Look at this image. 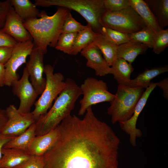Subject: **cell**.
Here are the masks:
<instances>
[{
    "label": "cell",
    "instance_id": "obj_1",
    "mask_svg": "<svg viewBox=\"0 0 168 168\" xmlns=\"http://www.w3.org/2000/svg\"><path fill=\"white\" fill-rule=\"evenodd\" d=\"M83 119L71 114L57 126L55 144L43 155L44 168H119L120 140L92 107Z\"/></svg>",
    "mask_w": 168,
    "mask_h": 168
},
{
    "label": "cell",
    "instance_id": "obj_2",
    "mask_svg": "<svg viewBox=\"0 0 168 168\" xmlns=\"http://www.w3.org/2000/svg\"><path fill=\"white\" fill-rule=\"evenodd\" d=\"M70 11L60 7L52 16H49L45 11H42L39 16L40 18L23 21L24 26L33 39L34 46L43 54L46 53L48 45L55 47L64 20Z\"/></svg>",
    "mask_w": 168,
    "mask_h": 168
},
{
    "label": "cell",
    "instance_id": "obj_3",
    "mask_svg": "<svg viewBox=\"0 0 168 168\" xmlns=\"http://www.w3.org/2000/svg\"><path fill=\"white\" fill-rule=\"evenodd\" d=\"M65 82V87L56 99L53 105L35 122L36 136L45 134L56 128L70 114L76 102L82 94L80 87L73 79L67 78Z\"/></svg>",
    "mask_w": 168,
    "mask_h": 168
},
{
    "label": "cell",
    "instance_id": "obj_4",
    "mask_svg": "<svg viewBox=\"0 0 168 168\" xmlns=\"http://www.w3.org/2000/svg\"><path fill=\"white\" fill-rule=\"evenodd\" d=\"M36 6H57L73 10L86 20L93 30L100 34L102 25L101 17L105 10L103 0H35Z\"/></svg>",
    "mask_w": 168,
    "mask_h": 168
},
{
    "label": "cell",
    "instance_id": "obj_5",
    "mask_svg": "<svg viewBox=\"0 0 168 168\" xmlns=\"http://www.w3.org/2000/svg\"><path fill=\"white\" fill-rule=\"evenodd\" d=\"M142 87H130L119 84L115 97L110 102L107 114L113 124L126 121L132 116L136 104L144 92Z\"/></svg>",
    "mask_w": 168,
    "mask_h": 168
},
{
    "label": "cell",
    "instance_id": "obj_6",
    "mask_svg": "<svg viewBox=\"0 0 168 168\" xmlns=\"http://www.w3.org/2000/svg\"><path fill=\"white\" fill-rule=\"evenodd\" d=\"M53 67L50 64L44 66L46 85L41 96L36 101L35 109L31 112L36 120L41 115L46 113L54 100L56 99L66 86L64 77L60 72L54 73Z\"/></svg>",
    "mask_w": 168,
    "mask_h": 168
},
{
    "label": "cell",
    "instance_id": "obj_7",
    "mask_svg": "<svg viewBox=\"0 0 168 168\" xmlns=\"http://www.w3.org/2000/svg\"><path fill=\"white\" fill-rule=\"evenodd\" d=\"M101 20L102 26L127 34L147 27L142 18L130 6L115 12L105 10Z\"/></svg>",
    "mask_w": 168,
    "mask_h": 168
},
{
    "label": "cell",
    "instance_id": "obj_8",
    "mask_svg": "<svg viewBox=\"0 0 168 168\" xmlns=\"http://www.w3.org/2000/svg\"><path fill=\"white\" fill-rule=\"evenodd\" d=\"M80 87L83 97L79 101L80 107L78 115L85 114L92 105L105 102H111L115 97L108 91L107 83L92 77L86 79Z\"/></svg>",
    "mask_w": 168,
    "mask_h": 168
},
{
    "label": "cell",
    "instance_id": "obj_9",
    "mask_svg": "<svg viewBox=\"0 0 168 168\" xmlns=\"http://www.w3.org/2000/svg\"><path fill=\"white\" fill-rule=\"evenodd\" d=\"M34 47V44L31 41L17 42L14 47L10 58L4 64L5 85L12 86L19 79L17 70L23 64L26 63V58L30 55Z\"/></svg>",
    "mask_w": 168,
    "mask_h": 168
},
{
    "label": "cell",
    "instance_id": "obj_10",
    "mask_svg": "<svg viewBox=\"0 0 168 168\" xmlns=\"http://www.w3.org/2000/svg\"><path fill=\"white\" fill-rule=\"evenodd\" d=\"M5 110L8 119L0 132L3 136L11 138L17 136L36 122L31 112L21 114L13 105H10Z\"/></svg>",
    "mask_w": 168,
    "mask_h": 168
},
{
    "label": "cell",
    "instance_id": "obj_11",
    "mask_svg": "<svg viewBox=\"0 0 168 168\" xmlns=\"http://www.w3.org/2000/svg\"><path fill=\"white\" fill-rule=\"evenodd\" d=\"M29 74L25 67L23 69L21 78L12 86L13 93L20 100L18 110L22 114L30 112L31 108L39 95L29 81Z\"/></svg>",
    "mask_w": 168,
    "mask_h": 168
},
{
    "label": "cell",
    "instance_id": "obj_12",
    "mask_svg": "<svg viewBox=\"0 0 168 168\" xmlns=\"http://www.w3.org/2000/svg\"><path fill=\"white\" fill-rule=\"evenodd\" d=\"M156 86V83L151 82L138 102L132 117L126 121L119 123L122 129L129 136V142L133 147L136 146L137 138L141 137L142 135L141 131L136 128L138 118L145 105L151 93Z\"/></svg>",
    "mask_w": 168,
    "mask_h": 168
},
{
    "label": "cell",
    "instance_id": "obj_13",
    "mask_svg": "<svg viewBox=\"0 0 168 168\" xmlns=\"http://www.w3.org/2000/svg\"><path fill=\"white\" fill-rule=\"evenodd\" d=\"M44 56L34 46L26 67L29 75L30 82L39 95L42 93L46 85V79L43 75L44 66Z\"/></svg>",
    "mask_w": 168,
    "mask_h": 168
},
{
    "label": "cell",
    "instance_id": "obj_14",
    "mask_svg": "<svg viewBox=\"0 0 168 168\" xmlns=\"http://www.w3.org/2000/svg\"><path fill=\"white\" fill-rule=\"evenodd\" d=\"M0 30L13 38L17 42L33 40L31 35L24 26L23 21L12 6L7 14L3 27Z\"/></svg>",
    "mask_w": 168,
    "mask_h": 168
},
{
    "label": "cell",
    "instance_id": "obj_15",
    "mask_svg": "<svg viewBox=\"0 0 168 168\" xmlns=\"http://www.w3.org/2000/svg\"><path fill=\"white\" fill-rule=\"evenodd\" d=\"M80 53L87 60L86 66L94 70L96 75L104 76L110 74V67L102 56L99 49L93 43L82 50Z\"/></svg>",
    "mask_w": 168,
    "mask_h": 168
},
{
    "label": "cell",
    "instance_id": "obj_16",
    "mask_svg": "<svg viewBox=\"0 0 168 168\" xmlns=\"http://www.w3.org/2000/svg\"><path fill=\"white\" fill-rule=\"evenodd\" d=\"M59 135L57 127L45 134L36 136L31 142L27 153L30 155L43 156L55 144Z\"/></svg>",
    "mask_w": 168,
    "mask_h": 168
},
{
    "label": "cell",
    "instance_id": "obj_17",
    "mask_svg": "<svg viewBox=\"0 0 168 168\" xmlns=\"http://www.w3.org/2000/svg\"><path fill=\"white\" fill-rule=\"evenodd\" d=\"M0 160V168H16L28 160L30 156L27 152L20 149L3 148Z\"/></svg>",
    "mask_w": 168,
    "mask_h": 168
},
{
    "label": "cell",
    "instance_id": "obj_18",
    "mask_svg": "<svg viewBox=\"0 0 168 168\" xmlns=\"http://www.w3.org/2000/svg\"><path fill=\"white\" fill-rule=\"evenodd\" d=\"M130 6L139 15L146 26L156 33L161 29L147 4L143 0H129Z\"/></svg>",
    "mask_w": 168,
    "mask_h": 168
},
{
    "label": "cell",
    "instance_id": "obj_19",
    "mask_svg": "<svg viewBox=\"0 0 168 168\" xmlns=\"http://www.w3.org/2000/svg\"><path fill=\"white\" fill-rule=\"evenodd\" d=\"M148 48L142 43L130 41L118 46L117 57L132 64L138 55L144 53Z\"/></svg>",
    "mask_w": 168,
    "mask_h": 168
},
{
    "label": "cell",
    "instance_id": "obj_20",
    "mask_svg": "<svg viewBox=\"0 0 168 168\" xmlns=\"http://www.w3.org/2000/svg\"><path fill=\"white\" fill-rule=\"evenodd\" d=\"M133 70L131 64L123 58H117L110 67V74L113 75L119 84L127 86Z\"/></svg>",
    "mask_w": 168,
    "mask_h": 168
},
{
    "label": "cell",
    "instance_id": "obj_21",
    "mask_svg": "<svg viewBox=\"0 0 168 168\" xmlns=\"http://www.w3.org/2000/svg\"><path fill=\"white\" fill-rule=\"evenodd\" d=\"M168 71L167 65L153 68L149 69L146 68L143 72L139 74L135 78L131 79L127 86L130 87H140L146 89L149 86L152 79L159 75Z\"/></svg>",
    "mask_w": 168,
    "mask_h": 168
},
{
    "label": "cell",
    "instance_id": "obj_22",
    "mask_svg": "<svg viewBox=\"0 0 168 168\" xmlns=\"http://www.w3.org/2000/svg\"><path fill=\"white\" fill-rule=\"evenodd\" d=\"M161 29L168 26V0H145Z\"/></svg>",
    "mask_w": 168,
    "mask_h": 168
},
{
    "label": "cell",
    "instance_id": "obj_23",
    "mask_svg": "<svg viewBox=\"0 0 168 168\" xmlns=\"http://www.w3.org/2000/svg\"><path fill=\"white\" fill-rule=\"evenodd\" d=\"M35 136L36 125L35 123L22 134L11 139L5 145L3 148L16 149L27 152L31 142Z\"/></svg>",
    "mask_w": 168,
    "mask_h": 168
},
{
    "label": "cell",
    "instance_id": "obj_24",
    "mask_svg": "<svg viewBox=\"0 0 168 168\" xmlns=\"http://www.w3.org/2000/svg\"><path fill=\"white\" fill-rule=\"evenodd\" d=\"M100 49L109 66H112L117 57L118 46L111 43L99 34L92 42Z\"/></svg>",
    "mask_w": 168,
    "mask_h": 168
},
{
    "label": "cell",
    "instance_id": "obj_25",
    "mask_svg": "<svg viewBox=\"0 0 168 168\" xmlns=\"http://www.w3.org/2000/svg\"><path fill=\"white\" fill-rule=\"evenodd\" d=\"M15 12L24 21L37 18L40 12L34 4L29 0H11Z\"/></svg>",
    "mask_w": 168,
    "mask_h": 168
},
{
    "label": "cell",
    "instance_id": "obj_26",
    "mask_svg": "<svg viewBox=\"0 0 168 168\" xmlns=\"http://www.w3.org/2000/svg\"><path fill=\"white\" fill-rule=\"evenodd\" d=\"M99 34L94 32L90 25L77 33L72 50V55H76L89 44L92 43Z\"/></svg>",
    "mask_w": 168,
    "mask_h": 168
},
{
    "label": "cell",
    "instance_id": "obj_27",
    "mask_svg": "<svg viewBox=\"0 0 168 168\" xmlns=\"http://www.w3.org/2000/svg\"><path fill=\"white\" fill-rule=\"evenodd\" d=\"M100 34L114 44L119 46L130 41L128 34L103 26Z\"/></svg>",
    "mask_w": 168,
    "mask_h": 168
},
{
    "label": "cell",
    "instance_id": "obj_28",
    "mask_svg": "<svg viewBox=\"0 0 168 168\" xmlns=\"http://www.w3.org/2000/svg\"><path fill=\"white\" fill-rule=\"evenodd\" d=\"M77 33H61L55 47L56 49L72 55L74 41Z\"/></svg>",
    "mask_w": 168,
    "mask_h": 168
},
{
    "label": "cell",
    "instance_id": "obj_29",
    "mask_svg": "<svg viewBox=\"0 0 168 168\" xmlns=\"http://www.w3.org/2000/svg\"><path fill=\"white\" fill-rule=\"evenodd\" d=\"M154 34L153 31L145 27L139 31L128 34V35L130 41L142 43L152 48Z\"/></svg>",
    "mask_w": 168,
    "mask_h": 168
},
{
    "label": "cell",
    "instance_id": "obj_30",
    "mask_svg": "<svg viewBox=\"0 0 168 168\" xmlns=\"http://www.w3.org/2000/svg\"><path fill=\"white\" fill-rule=\"evenodd\" d=\"M168 46V29H161L155 33L152 48L154 52L159 54Z\"/></svg>",
    "mask_w": 168,
    "mask_h": 168
},
{
    "label": "cell",
    "instance_id": "obj_31",
    "mask_svg": "<svg viewBox=\"0 0 168 168\" xmlns=\"http://www.w3.org/2000/svg\"><path fill=\"white\" fill-rule=\"evenodd\" d=\"M86 26L76 21L69 12L65 17L61 33L77 32L84 29Z\"/></svg>",
    "mask_w": 168,
    "mask_h": 168
},
{
    "label": "cell",
    "instance_id": "obj_32",
    "mask_svg": "<svg viewBox=\"0 0 168 168\" xmlns=\"http://www.w3.org/2000/svg\"><path fill=\"white\" fill-rule=\"evenodd\" d=\"M105 10L117 12L130 6L129 0H103Z\"/></svg>",
    "mask_w": 168,
    "mask_h": 168
},
{
    "label": "cell",
    "instance_id": "obj_33",
    "mask_svg": "<svg viewBox=\"0 0 168 168\" xmlns=\"http://www.w3.org/2000/svg\"><path fill=\"white\" fill-rule=\"evenodd\" d=\"M43 156L31 155L29 159L16 168H44Z\"/></svg>",
    "mask_w": 168,
    "mask_h": 168
},
{
    "label": "cell",
    "instance_id": "obj_34",
    "mask_svg": "<svg viewBox=\"0 0 168 168\" xmlns=\"http://www.w3.org/2000/svg\"><path fill=\"white\" fill-rule=\"evenodd\" d=\"M12 6L11 0L0 1V30L3 27L7 14Z\"/></svg>",
    "mask_w": 168,
    "mask_h": 168
},
{
    "label": "cell",
    "instance_id": "obj_35",
    "mask_svg": "<svg viewBox=\"0 0 168 168\" xmlns=\"http://www.w3.org/2000/svg\"><path fill=\"white\" fill-rule=\"evenodd\" d=\"M17 43L13 38L0 30V47H14Z\"/></svg>",
    "mask_w": 168,
    "mask_h": 168
},
{
    "label": "cell",
    "instance_id": "obj_36",
    "mask_svg": "<svg viewBox=\"0 0 168 168\" xmlns=\"http://www.w3.org/2000/svg\"><path fill=\"white\" fill-rule=\"evenodd\" d=\"M14 47H0V63L5 64L9 59Z\"/></svg>",
    "mask_w": 168,
    "mask_h": 168
},
{
    "label": "cell",
    "instance_id": "obj_37",
    "mask_svg": "<svg viewBox=\"0 0 168 168\" xmlns=\"http://www.w3.org/2000/svg\"><path fill=\"white\" fill-rule=\"evenodd\" d=\"M156 86L160 87L163 91V96L168 99V78H165L161 81L156 82Z\"/></svg>",
    "mask_w": 168,
    "mask_h": 168
},
{
    "label": "cell",
    "instance_id": "obj_38",
    "mask_svg": "<svg viewBox=\"0 0 168 168\" xmlns=\"http://www.w3.org/2000/svg\"><path fill=\"white\" fill-rule=\"evenodd\" d=\"M7 119L6 110L0 108V132L6 124Z\"/></svg>",
    "mask_w": 168,
    "mask_h": 168
},
{
    "label": "cell",
    "instance_id": "obj_39",
    "mask_svg": "<svg viewBox=\"0 0 168 168\" xmlns=\"http://www.w3.org/2000/svg\"><path fill=\"white\" fill-rule=\"evenodd\" d=\"M5 68L4 64L0 63V87L5 85Z\"/></svg>",
    "mask_w": 168,
    "mask_h": 168
},
{
    "label": "cell",
    "instance_id": "obj_40",
    "mask_svg": "<svg viewBox=\"0 0 168 168\" xmlns=\"http://www.w3.org/2000/svg\"><path fill=\"white\" fill-rule=\"evenodd\" d=\"M12 138L5 137L0 134V160L2 154V150L5 145Z\"/></svg>",
    "mask_w": 168,
    "mask_h": 168
}]
</instances>
